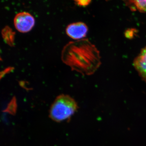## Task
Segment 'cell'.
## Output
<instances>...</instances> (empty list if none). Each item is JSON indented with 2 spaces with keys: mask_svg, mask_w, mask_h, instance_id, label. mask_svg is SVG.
I'll list each match as a JSON object with an SVG mask.
<instances>
[{
  "mask_svg": "<svg viewBox=\"0 0 146 146\" xmlns=\"http://www.w3.org/2000/svg\"><path fill=\"white\" fill-rule=\"evenodd\" d=\"M94 52L93 46L86 39L71 41L63 47L61 60L72 71L89 74L94 70Z\"/></svg>",
  "mask_w": 146,
  "mask_h": 146,
  "instance_id": "obj_1",
  "label": "cell"
},
{
  "mask_svg": "<svg viewBox=\"0 0 146 146\" xmlns=\"http://www.w3.org/2000/svg\"><path fill=\"white\" fill-rule=\"evenodd\" d=\"M75 100L67 95L62 94L56 98L50 110V117L55 121L60 122L68 120L77 110Z\"/></svg>",
  "mask_w": 146,
  "mask_h": 146,
  "instance_id": "obj_2",
  "label": "cell"
},
{
  "mask_svg": "<svg viewBox=\"0 0 146 146\" xmlns=\"http://www.w3.org/2000/svg\"><path fill=\"white\" fill-rule=\"evenodd\" d=\"M13 23L18 31L26 33L33 28L35 24V19L31 13L23 11L17 13L15 16Z\"/></svg>",
  "mask_w": 146,
  "mask_h": 146,
  "instance_id": "obj_3",
  "label": "cell"
},
{
  "mask_svg": "<svg viewBox=\"0 0 146 146\" xmlns=\"http://www.w3.org/2000/svg\"><path fill=\"white\" fill-rule=\"evenodd\" d=\"M88 31L87 26L83 22L72 23L66 27L65 32L69 37L75 40L83 39Z\"/></svg>",
  "mask_w": 146,
  "mask_h": 146,
  "instance_id": "obj_4",
  "label": "cell"
},
{
  "mask_svg": "<svg viewBox=\"0 0 146 146\" xmlns=\"http://www.w3.org/2000/svg\"><path fill=\"white\" fill-rule=\"evenodd\" d=\"M133 66L140 76L146 82V46L134 59Z\"/></svg>",
  "mask_w": 146,
  "mask_h": 146,
  "instance_id": "obj_5",
  "label": "cell"
},
{
  "mask_svg": "<svg viewBox=\"0 0 146 146\" xmlns=\"http://www.w3.org/2000/svg\"><path fill=\"white\" fill-rule=\"evenodd\" d=\"M1 35L6 44L10 46H14L15 32L11 28L8 26L5 27L2 30Z\"/></svg>",
  "mask_w": 146,
  "mask_h": 146,
  "instance_id": "obj_6",
  "label": "cell"
},
{
  "mask_svg": "<svg viewBox=\"0 0 146 146\" xmlns=\"http://www.w3.org/2000/svg\"><path fill=\"white\" fill-rule=\"evenodd\" d=\"M130 8L142 13L146 12V1H128Z\"/></svg>",
  "mask_w": 146,
  "mask_h": 146,
  "instance_id": "obj_7",
  "label": "cell"
},
{
  "mask_svg": "<svg viewBox=\"0 0 146 146\" xmlns=\"http://www.w3.org/2000/svg\"><path fill=\"white\" fill-rule=\"evenodd\" d=\"M91 1H75L74 3L75 4L79 6L85 7L89 5Z\"/></svg>",
  "mask_w": 146,
  "mask_h": 146,
  "instance_id": "obj_8",
  "label": "cell"
}]
</instances>
